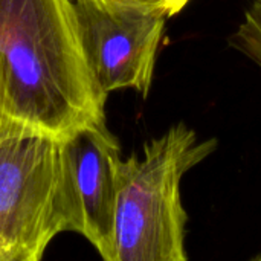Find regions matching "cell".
Returning a JSON list of instances; mask_svg holds the SVG:
<instances>
[{
    "label": "cell",
    "instance_id": "1",
    "mask_svg": "<svg viewBox=\"0 0 261 261\" xmlns=\"http://www.w3.org/2000/svg\"><path fill=\"white\" fill-rule=\"evenodd\" d=\"M72 0H0V116L15 133L63 139L106 121Z\"/></svg>",
    "mask_w": 261,
    "mask_h": 261
},
{
    "label": "cell",
    "instance_id": "2",
    "mask_svg": "<svg viewBox=\"0 0 261 261\" xmlns=\"http://www.w3.org/2000/svg\"><path fill=\"white\" fill-rule=\"evenodd\" d=\"M185 124L148 141L142 154L122 159L119 168L115 246L116 261H187L182 177L216 150Z\"/></svg>",
    "mask_w": 261,
    "mask_h": 261
},
{
    "label": "cell",
    "instance_id": "3",
    "mask_svg": "<svg viewBox=\"0 0 261 261\" xmlns=\"http://www.w3.org/2000/svg\"><path fill=\"white\" fill-rule=\"evenodd\" d=\"M66 232L60 139L18 133L0 141V261H38Z\"/></svg>",
    "mask_w": 261,
    "mask_h": 261
},
{
    "label": "cell",
    "instance_id": "4",
    "mask_svg": "<svg viewBox=\"0 0 261 261\" xmlns=\"http://www.w3.org/2000/svg\"><path fill=\"white\" fill-rule=\"evenodd\" d=\"M121 147L106 121L60 139V199L64 229L83 236L106 261H116L115 216Z\"/></svg>",
    "mask_w": 261,
    "mask_h": 261
},
{
    "label": "cell",
    "instance_id": "5",
    "mask_svg": "<svg viewBox=\"0 0 261 261\" xmlns=\"http://www.w3.org/2000/svg\"><path fill=\"white\" fill-rule=\"evenodd\" d=\"M72 2L81 43L99 90L109 96L130 89L147 96L168 17L127 5Z\"/></svg>",
    "mask_w": 261,
    "mask_h": 261
},
{
    "label": "cell",
    "instance_id": "6",
    "mask_svg": "<svg viewBox=\"0 0 261 261\" xmlns=\"http://www.w3.org/2000/svg\"><path fill=\"white\" fill-rule=\"evenodd\" d=\"M231 43L261 67V0L251 2Z\"/></svg>",
    "mask_w": 261,
    "mask_h": 261
},
{
    "label": "cell",
    "instance_id": "7",
    "mask_svg": "<svg viewBox=\"0 0 261 261\" xmlns=\"http://www.w3.org/2000/svg\"><path fill=\"white\" fill-rule=\"evenodd\" d=\"M102 3H115V5H127V6H136L144 9H151L162 12L168 18L180 12L190 0H96Z\"/></svg>",
    "mask_w": 261,
    "mask_h": 261
},
{
    "label": "cell",
    "instance_id": "8",
    "mask_svg": "<svg viewBox=\"0 0 261 261\" xmlns=\"http://www.w3.org/2000/svg\"><path fill=\"white\" fill-rule=\"evenodd\" d=\"M12 135H18V133H15V132L3 121V118L0 116V141L5 139V138H8V136H12Z\"/></svg>",
    "mask_w": 261,
    "mask_h": 261
},
{
    "label": "cell",
    "instance_id": "9",
    "mask_svg": "<svg viewBox=\"0 0 261 261\" xmlns=\"http://www.w3.org/2000/svg\"><path fill=\"white\" fill-rule=\"evenodd\" d=\"M257 260H260V261H261V255H260V257H257Z\"/></svg>",
    "mask_w": 261,
    "mask_h": 261
}]
</instances>
